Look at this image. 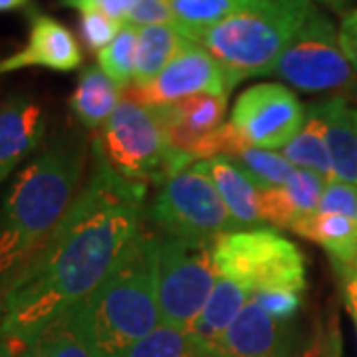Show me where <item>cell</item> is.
<instances>
[{
	"mask_svg": "<svg viewBox=\"0 0 357 357\" xmlns=\"http://www.w3.org/2000/svg\"><path fill=\"white\" fill-rule=\"evenodd\" d=\"M217 282L215 241L159 234V310L165 326L191 332Z\"/></svg>",
	"mask_w": 357,
	"mask_h": 357,
	"instance_id": "ba28073f",
	"label": "cell"
},
{
	"mask_svg": "<svg viewBox=\"0 0 357 357\" xmlns=\"http://www.w3.org/2000/svg\"><path fill=\"white\" fill-rule=\"evenodd\" d=\"M229 157L243 169L260 191L272 187H284L296 171V167L282 153L255 147L246 143L243 137L232 147Z\"/></svg>",
	"mask_w": 357,
	"mask_h": 357,
	"instance_id": "7402d4cb",
	"label": "cell"
},
{
	"mask_svg": "<svg viewBox=\"0 0 357 357\" xmlns=\"http://www.w3.org/2000/svg\"><path fill=\"white\" fill-rule=\"evenodd\" d=\"M121 357H213L191 332L161 324L157 330L133 344Z\"/></svg>",
	"mask_w": 357,
	"mask_h": 357,
	"instance_id": "d4e9b609",
	"label": "cell"
},
{
	"mask_svg": "<svg viewBox=\"0 0 357 357\" xmlns=\"http://www.w3.org/2000/svg\"><path fill=\"white\" fill-rule=\"evenodd\" d=\"M332 357H340V354H337V351H333V354H332Z\"/></svg>",
	"mask_w": 357,
	"mask_h": 357,
	"instance_id": "60d3db41",
	"label": "cell"
},
{
	"mask_svg": "<svg viewBox=\"0 0 357 357\" xmlns=\"http://www.w3.org/2000/svg\"><path fill=\"white\" fill-rule=\"evenodd\" d=\"M356 115H357V112H356Z\"/></svg>",
	"mask_w": 357,
	"mask_h": 357,
	"instance_id": "b9f144b4",
	"label": "cell"
},
{
	"mask_svg": "<svg viewBox=\"0 0 357 357\" xmlns=\"http://www.w3.org/2000/svg\"><path fill=\"white\" fill-rule=\"evenodd\" d=\"M282 155L296 169L312 171L321 178H326L328 183L333 181L332 159L326 141V121L319 102L307 103L304 123L296 133V137L282 149Z\"/></svg>",
	"mask_w": 357,
	"mask_h": 357,
	"instance_id": "ffe728a7",
	"label": "cell"
},
{
	"mask_svg": "<svg viewBox=\"0 0 357 357\" xmlns=\"http://www.w3.org/2000/svg\"><path fill=\"white\" fill-rule=\"evenodd\" d=\"M123 91L102 72L100 66H88L77 77L70 96V109L86 129H102L121 102Z\"/></svg>",
	"mask_w": 357,
	"mask_h": 357,
	"instance_id": "d6986e66",
	"label": "cell"
},
{
	"mask_svg": "<svg viewBox=\"0 0 357 357\" xmlns=\"http://www.w3.org/2000/svg\"><path fill=\"white\" fill-rule=\"evenodd\" d=\"M84 62V52L74 32L50 14L30 10L26 44L0 60V76L26 68L74 72Z\"/></svg>",
	"mask_w": 357,
	"mask_h": 357,
	"instance_id": "7c38bea8",
	"label": "cell"
},
{
	"mask_svg": "<svg viewBox=\"0 0 357 357\" xmlns=\"http://www.w3.org/2000/svg\"><path fill=\"white\" fill-rule=\"evenodd\" d=\"M145 192L89 143V173L68 215L0 286V340L30 342L105 280L143 222Z\"/></svg>",
	"mask_w": 357,
	"mask_h": 357,
	"instance_id": "6da1fadb",
	"label": "cell"
},
{
	"mask_svg": "<svg viewBox=\"0 0 357 357\" xmlns=\"http://www.w3.org/2000/svg\"><path fill=\"white\" fill-rule=\"evenodd\" d=\"M292 232L321 246L330 256L335 272L345 282L354 278L357 266V220L342 215L314 213L300 218Z\"/></svg>",
	"mask_w": 357,
	"mask_h": 357,
	"instance_id": "9a60e30c",
	"label": "cell"
},
{
	"mask_svg": "<svg viewBox=\"0 0 357 357\" xmlns=\"http://www.w3.org/2000/svg\"><path fill=\"white\" fill-rule=\"evenodd\" d=\"M248 300H250V290L244 284L218 276L215 290L191 330L192 337L213 357H222L220 356L222 337L229 332L236 316L248 304Z\"/></svg>",
	"mask_w": 357,
	"mask_h": 357,
	"instance_id": "ac0fdd59",
	"label": "cell"
},
{
	"mask_svg": "<svg viewBox=\"0 0 357 357\" xmlns=\"http://www.w3.org/2000/svg\"><path fill=\"white\" fill-rule=\"evenodd\" d=\"M314 8V0H248L222 22L185 38L203 46L225 68L234 89L248 77L270 76Z\"/></svg>",
	"mask_w": 357,
	"mask_h": 357,
	"instance_id": "277c9868",
	"label": "cell"
},
{
	"mask_svg": "<svg viewBox=\"0 0 357 357\" xmlns=\"http://www.w3.org/2000/svg\"><path fill=\"white\" fill-rule=\"evenodd\" d=\"M340 42H342V48H344L345 56H347V60H349V64H351V68H354V72H356L357 76V40L342 38L340 36Z\"/></svg>",
	"mask_w": 357,
	"mask_h": 357,
	"instance_id": "8d00e7d4",
	"label": "cell"
},
{
	"mask_svg": "<svg viewBox=\"0 0 357 357\" xmlns=\"http://www.w3.org/2000/svg\"><path fill=\"white\" fill-rule=\"evenodd\" d=\"M121 22L107 18L100 13H79V32L86 48L91 52H100L107 48L121 30Z\"/></svg>",
	"mask_w": 357,
	"mask_h": 357,
	"instance_id": "f1b7e54d",
	"label": "cell"
},
{
	"mask_svg": "<svg viewBox=\"0 0 357 357\" xmlns=\"http://www.w3.org/2000/svg\"><path fill=\"white\" fill-rule=\"evenodd\" d=\"M318 213L342 215L357 220V187L340 181H330L321 195Z\"/></svg>",
	"mask_w": 357,
	"mask_h": 357,
	"instance_id": "4dcf8cb0",
	"label": "cell"
},
{
	"mask_svg": "<svg viewBox=\"0 0 357 357\" xmlns=\"http://www.w3.org/2000/svg\"><path fill=\"white\" fill-rule=\"evenodd\" d=\"M326 185H328V181L316 175V173H312V171H306V169H296L294 171V175L284 185V189H286L290 201L296 206L300 218L318 213L319 201H321Z\"/></svg>",
	"mask_w": 357,
	"mask_h": 357,
	"instance_id": "4316f807",
	"label": "cell"
},
{
	"mask_svg": "<svg viewBox=\"0 0 357 357\" xmlns=\"http://www.w3.org/2000/svg\"><path fill=\"white\" fill-rule=\"evenodd\" d=\"M340 36L342 38L357 40V8L345 14V18L342 20V26H340Z\"/></svg>",
	"mask_w": 357,
	"mask_h": 357,
	"instance_id": "d590c367",
	"label": "cell"
},
{
	"mask_svg": "<svg viewBox=\"0 0 357 357\" xmlns=\"http://www.w3.org/2000/svg\"><path fill=\"white\" fill-rule=\"evenodd\" d=\"M30 0H0V13H10L26 6Z\"/></svg>",
	"mask_w": 357,
	"mask_h": 357,
	"instance_id": "74e56055",
	"label": "cell"
},
{
	"mask_svg": "<svg viewBox=\"0 0 357 357\" xmlns=\"http://www.w3.org/2000/svg\"><path fill=\"white\" fill-rule=\"evenodd\" d=\"M96 139L115 173L145 187L149 183L159 187L192 165L171 151L153 107L126 96Z\"/></svg>",
	"mask_w": 357,
	"mask_h": 357,
	"instance_id": "5b68a950",
	"label": "cell"
},
{
	"mask_svg": "<svg viewBox=\"0 0 357 357\" xmlns=\"http://www.w3.org/2000/svg\"><path fill=\"white\" fill-rule=\"evenodd\" d=\"M30 345L36 357H102L68 314L32 337Z\"/></svg>",
	"mask_w": 357,
	"mask_h": 357,
	"instance_id": "603a6c76",
	"label": "cell"
},
{
	"mask_svg": "<svg viewBox=\"0 0 357 357\" xmlns=\"http://www.w3.org/2000/svg\"><path fill=\"white\" fill-rule=\"evenodd\" d=\"M270 76L306 93L357 96V76L342 48L340 30L318 6L296 32Z\"/></svg>",
	"mask_w": 357,
	"mask_h": 357,
	"instance_id": "9c48e42d",
	"label": "cell"
},
{
	"mask_svg": "<svg viewBox=\"0 0 357 357\" xmlns=\"http://www.w3.org/2000/svg\"><path fill=\"white\" fill-rule=\"evenodd\" d=\"M344 296H345V306H347V312H349V316H351V319H354L356 335H357V284L354 278L345 282Z\"/></svg>",
	"mask_w": 357,
	"mask_h": 357,
	"instance_id": "e575fe53",
	"label": "cell"
},
{
	"mask_svg": "<svg viewBox=\"0 0 357 357\" xmlns=\"http://www.w3.org/2000/svg\"><path fill=\"white\" fill-rule=\"evenodd\" d=\"M143 222L163 236L217 241L234 225L218 195L206 161H199L157 187Z\"/></svg>",
	"mask_w": 357,
	"mask_h": 357,
	"instance_id": "8992f818",
	"label": "cell"
},
{
	"mask_svg": "<svg viewBox=\"0 0 357 357\" xmlns=\"http://www.w3.org/2000/svg\"><path fill=\"white\" fill-rule=\"evenodd\" d=\"M222 357H296L292 321H276L255 300L236 316L220 344Z\"/></svg>",
	"mask_w": 357,
	"mask_h": 357,
	"instance_id": "5bb4252c",
	"label": "cell"
},
{
	"mask_svg": "<svg viewBox=\"0 0 357 357\" xmlns=\"http://www.w3.org/2000/svg\"><path fill=\"white\" fill-rule=\"evenodd\" d=\"M319 105L326 121L333 181L357 187V109L342 96L321 100Z\"/></svg>",
	"mask_w": 357,
	"mask_h": 357,
	"instance_id": "e0dca14e",
	"label": "cell"
},
{
	"mask_svg": "<svg viewBox=\"0 0 357 357\" xmlns=\"http://www.w3.org/2000/svg\"><path fill=\"white\" fill-rule=\"evenodd\" d=\"M68 316L102 357H121L157 330L159 310V234L145 222L105 280Z\"/></svg>",
	"mask_w": 357,
	"mask_h": 357,
	"instance_id": "3957f363",
	"label": "cell"
},
{
	"mask_svg": "<svg viewBox=\"0 0 357 357\" xmlns=\"http://www.w3.org/2000/svg\"><path fill=\"white\" fill-rule=\"evenodd\" d=\"M354 280H356V284H357V266H356V274H354Z\"/></svg>",
	"mask_w": 357,
	"mask_h": 357,
	"instance_id": "ab89813d",
	"label": "cell"
},
{
	"mask_svg": "<svg viewBox=\"0 0 357 357\" xmlns=\"http://www.w3.org/2000/svg\"><path fill=\"white\" fill-rule=\"evenodd\" d=\"M230 91L232 88L225 68L203 46L185 38L177 56L149 86L128 88L123 96L143 105L157 107L195 96H229Z\"/></svg>",
	"mask_w": 357,
	"mask_h": 357,
	"instance_id": "8fae6325",
	"label": "cell"
},
{
	"mask_svg": "<svg viewBox=\"0 0 357 357\" xmlns=\"http://www.w3.org/2000/svg\"><path fill=\"white\" fill-rule=\"evenodd\" d=\"M206 167L232 218L234 230L266 229L260 217V189L243 169L225 155L206 159Z\"/></svg>",
	"mask_w": 357,
	"mask_h": 357,
	"instance_id": "2e32d148",
	"label": "cell"
},
{
	"mask_svg": "<svg viewBox=\"0 0 357 357\" xmlns=\"http://www.w3.org/2000/svg\"><path fill=\"white\" fill-rule=\"evenodd\" d=\"M306 117V105L284 84L264 82L244 89L232 107L230 126L246 143L282 151L296 137Z\"/></svg>",
	"mask_w": 357,
	"mask_h": 357,
	"instance_id": "30bf717a",
	"label": "cell"
},
{
	"mask_svg": "<svg viewBox=\"0 0 357 357\" xmlns=\"http://www.w3.org/2000/svg\"><path fill=\"white\" fill-rule=\"evenodd\" d=\"M137 54V26L123 24L114 42L98 54V66L121 91L131 88Z\"/></svg>",
	"mask_w": 357,
	"mask_h": 357,
	"instance_id": "484cf974",
	"label": "cell"
},
{
	"mask_svg": "<svg viewBox=\"0 0 357 357\" xmlns=\"http://www.w3.org/2000/svg\"><path fill=\"white\" fill-rule=\"evenodd\" d=\"M0 357H36L30 342L0 340Z\"/></svg>",
	"mask_w": 357,
	"mask_h": 357,
	"instance_id": "836d02e7",
	"label": "cell"
},
{
	"mask_svg": "<svg viewBox=\"0 0 357 357\" xmlns=\"http://www.w3.org/2000/svg\"><path fill=\"white\" fill-rule=\"evenodd\" d=\"M250 300L276 321H292L302 306V294L294 290H258L250 294Z\"/></svg>",
	"mask_w": 357,
	"mask_h": 357,
	"instance_id": "f546056e",
	"label": "cell"
},
{
	"mask_svg": "<svg viewBox=\"0 0 357 357\" xmlns=\"http://www.w3.org/2000/svg\"><path fill=\"white\" fill-rule=\"evenodd\" d=\"M314 2H319V4H324V6H328V8H332L335 13H344L345 6L351 2V0H314Z\"/></svg>",
	"mask_w": 357,
	"mask_h": 357,
	"instance_id": "f35d334b",
	"label": "cell"
},
{
	"mask_svg": "<svg viewBox=\"0 0 357 357\" xmlns=\"http://www.w3.org/2000/svg\"><path fill=\"white\" fill-rule=\"evenodd\" d=\"M218 276L258 290H306L302 250L272 229L232 230L215 241Z\"/></svg>",
	"mask_w": 357,
	"mask_h": 357,
	"instance_id": "52a82bcc",
	"label": "cell"
},
{
	"mask_svg": "<svg viewBox=\"0 0 357 357\" xmlns=\"http://www.w3.org/2000/svg\"><path fill=\"white\" fill-rule=\"evenodd\" d=\"M246 2L248 0H167L183 36H191L222 22Z\"/></svg>",
	"mask_w": 357,
	"mask_h": 357,
	"instance_id": "cb8c5ba5",
	"label": "cell"
},
{
	"mask_svg": "<svg viewBox=\"0 0 357 357\" xmlns=\"http://www.w3.org/2000/svg\"><path fill=\"white\" fill-rule=\"evenodd\" d=\"M60 6L74 8L77 13H100L107 18L128 24L135 0H58Z\"/></svg>",
	"mask_w": 357,
	"mask_h": 357,
	"instance_id": "1f68e13d",
	"label": "cell"
},
{
	"mask_svg": "<svg viewBox=\"0 0 357 357\" xmlns=\"http://www.w3.org/2000/svg\"><path fill=\"white\" fill-rule=\"evenodd\" d=\"M88 163L86 139L58 133L10 181L0 201V286L64 220L86 183Z\"/></svg>",
	"mask_w": 357,
	"mask_h": 357,
	"instance_id": "7a4b0ae2",
	"label": "cell"
},
{
	"mask_svg": "<svg viewBox=\"0 0 357 357\" xmlns=\"http://www.w3.org/2000/svg\"><path fill=\"white\" fill-rule=\"evenodd\" d=\"M260 217L264 225L290 230L300 220V215L284 187H272L260 191Z\"/></svg>",
	"mask_w": 357,
	"mask_h": 357,
	"instance_id": "83f0119b",
	"label": "cell"
},
{
	"mask_svg": "<svg viewBox=\"0 0 357 357\" xmlns=\"http://www.w3.org/2000/svg\"><path fill=\"white\" fill-rule=\"evenodd\" d=\"M128 24L155 26V24H175V16L171 13L167 0H135L133 10L129 14Z\"/></svg>",
	"mask_w": 357,
	"mask_h": 357,
	"instance_id": "d6a6232c",
	"label": "cell"
},
{
	"mask_svg": "<svg viewBox=\"0 0 357 357\" xmlns=\"http://www.w3.org/2000/svg\"><path fill=\"white\" fill-rule=\"evenodd\" d=\"M46 131L48 115L34 96L13 93L0 102V187L38 153Z\"/></svg>",
	"mask_w": 357,
	"mask_h": 357,
	"instance_id": "4fadbf2b",
	"label": "cell"
},
{
	"mask_svg": "<svg viewBox=\"0 0 357 357\" xmlns=\"http://www.w3.org/2000/svg\"><path fill=\"white\" fill-rule=\"evenodd\" d=\"M185 42L177 24H155L137 28L135 74L131 88H145L177 56Z\"/></svg>",
	"mask_w": 357,
	"mask_h": 357,
	"instance_id": "44dd1931",
	"label": "cell"
}]
</instances>
